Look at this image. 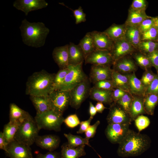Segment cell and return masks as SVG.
<instances>
[{"mask_svg":"<svg viewBox=\"0 0 158 158\" xmlns=\"http://www.w3.org/2000/svg\"><path fill=\"white\" fill-rule=\"evenodd\" d=\"M107 120L108 124H130L132 121L129 114L119 105L114 102L110 105Z\"/></svg>","mask_w":158,"mask_h":158,"instance_id":"9c48e42d","label":"cell"},{"mask_svg":"<svg viewBox=\"0 0 158 158\" xmlns=\"http://www.w3.org/2000/svg\"><path fill=\"white\" fill-rule=\"evenodd\" d=\"M20 124L9 121L4 126L3 133L6 141L8 143L15 140V135Z\"/></svg>","mask_w":158,"mask_h":158,"instance_id":"d6a6232c","label":"cell"},{"mask_svg":"<svg viewBox=\"0 0 158 158\" xmlns=\"http://www.w3.org/2000/svg\"><path fill=\"white\" fill-rule=\"evenodd\" d=\"M156 75L151 70L149 69L145 70L140 80L146 89L154 80Z\"/></svg>","mask_w":158,"mask_h":158,"instance_id":"60d3db41","label":"cell"},{"mask_svg":"<svg viewBox=\"0 0 158 158\" xmlns=\"http://www.w3.org/2000/svg\"><path fill=\"white\" fill-rule=\"evenodd\" d=\"M157 74H158V70L157 71Z\"/></svg>","mask_w":158,"mask_h":158,"instance_id":"680465c9","label":"cell"},{"mask_svg":"<svg viewBox=\"0 0 158 158\" xmlns=\"http://www.w3.org/2000/svg\"><path fill=\"white\" fill-rule=\"evenodd\" d=\"M151 142L147 135L129 129L119 144L117 153L122 157L138 156L149 149Z\"/></svg>","mask_w":158,"mask_h":158,"instance_id":"6da1fadb","label":"cell"},{"mask_svg":"<svg viewBox=\"0 0 158 158\" xmlns=\"http://www.w3.org/2000/svg\"><path fill=\"white\" fill-rule=\"evenodd\" d=\"M149 94H158V74L156 76L147 88L146 95Z\"/></svg>","mask_w":158,"mask_h":158,"instance_id":"c3c4849f","label":"cell"},{"mask_svg":"<svg viewBox=\"0 0 158 158\" xmlns=\"http://www.w3.org/2000/svg\"><path fill=\"white\" fill-rule=\"evenodd\" d=\"M48 4L45 0H16L13 2V6L27 16L30 12L46 8Z\"/></svg>","mask_w":158,"mask_h":158,"instance_id":"5bb4252c","label":"cell"},{"mask_svg":"<svg viewBox=\"0 0 158 158\" xmlns=\"http://www.w3.org/2000/svg\"><path fill=\"white\" fill-rule=\"evenodd\" d=\"M19 28L23 43L36 48L43 46L49 29L42 22H30L26 18L21 22Z\"/></svg>","mask_w":158,"mask_h":158,"instance_id":"7a4b0ae2","label":"cell"},{"mask_svg":"<svg viewBox=\"0 0 158 158\" xmlns=\"http://www.w3.org/2000/svg\"><path fill=\"white\" fill-rule=\"evenodd\" d=\"M129 86L130 92L132 95L144 97L146 95L147 89L140 80L137 77L134 72L130 74Z\"/></svg>","mask_w":158,"mask_h":158,"instance_id":"cb8c5ba5","label":"cell"},{"mask_svg":"<svg viewBox=\"0 0 158 158\" xmlns=\"http://www.w3.org/2000/svg\"><path fill=\"white\" fill-rule=\"evenodd\" d=\"M74 16L75 19V24H78L82 22H85L86 20V14L83 11L81 6L76 9L73 10Z\"/></svg>","mask_w":158,"mask_h":158,"instance_id":"ee69618b","label":"cell"},{"mask_svg":"<svg viewBox=\"0 0 158 158\" xmlns=\"http://www.w3.org/2000/svg\"><path fill=\"white\" fill-rule=\"evenodd\" d=\"M64 135L68 140V145L71 147L75 148L81 145H87L93 148L90 144L89 140L85 138H84L70 133H64Z\"/></svg>","mask_w":158,"mask_h":158,"instance_id":"836d02e7","label":"cell"},{"mask_svg":"<svg viewBox=\"0 0 158 158\" xmlns=\"http://www.w3.org/2000/svg\"><path fill=\"white\" fill-rule=\"evenodd\" d=\"M93 84V87L99 89L112 90L114 88L112 80H100Z\"/></svg>","mask_w":158,"mask_h":158,"instance_id":"b9f144b4","label":"cell"},{"mask_svg":"<svg viewBox=\"0 0 158 158\" xmlns=\"http://www.w3.org/2000/svg\"><path fill=\"white\" fill-rule=\"evenodd\" d=\"M97 112L95 106L91 102H89V113L90 115V118L93 119L94 116Z\"/></svg>","mask_w":158,"mask_h":158,"instance_id":"11a10c76","label":"cell"},{"mask_svg":"<svg viewBox=\"0 0 158 158\" xmlns=\"http://www.w3.org/2000/svg\"><path fill=\"white\" fill-rule=\"evenodd\" d=\"M141 40L158 42V33L156 28L153 26L150 29L141 34Z\"/></svg>","mask_w":158,"mask_h":158,"instance_id":"f35d334b","label":"cell"},{"mask_svg":"<svg viewBox=\"0 0 158 158\" xmlns=\"http://www.w3.org/2000/svg\"><path fill=\"white\" fill-rule=\"evenodd\" d=\"M90 82L89 78L78 85L70 91V105L76 110L80 107L82 103L89 96Z\"/></svg>","mask_w":158,"mask_h":158,"instance_id":"52a82bcc","label":"cell"},{"mask_svg":"<svg viewBox=\"0 0 158 158\" xmlns=\"http://www.w3.org/2000/svg\"><path fill=\"white\" fill-rule=\"evenodd\" d=\"M150 17L146 14L145 10H134L129 8L125 23L127 25L138 26L144 20Z\"/></svg>","mask_w":158,"mask_h":158,"instance_id":"484cf974","label":"cell"},{"mask_svg":"<svg viewBox=\"0 0 158 158\" xmlns=\"http://www.w3.org/2000/svg\"><path fill=\"white\" fill-rule=\"evenodd\" d=\"M126 27L125 23L119 25L114 23L104 32L114 41L125 36Z\"/></svg>","mask_w":158,"mask_h":158,"instance_id":"f546056e","label":"cell"},{"mask_svg":"<svg viewBox=\"0 0 158 158\" xmlns=\"http://www.w3.org/2000/svg\"><path fill=\"white\" fill-rule=\"evenodd\" d=\"M6 153L10 158H33L30 146L15 140L8 143Z\"/></svg>","mask_w":158,"mask_h":158,"instance_id":"7c38bea8","label":"cell"},{"mask_svg":"<svg viewBox=\"0 0 158 158\" xmlns=\"http://www.w3.org/2000/svg\"><path fill=\"white\" fill-rule=\"evenodd\" d=\"M146 113L144 106V97L137 96H133L129 112L132 121L140 114Z\"/></svg>","mask_w":158,"mask_h":158,"instance_id":"83f0119b","label":"cell"},{"mask_svg":"<svg viewBox=\"0 0 158 158\" xmlns=\"http://www.w3.org/2000/svg\"><path fill=\"white\" fill-rule=\"evenodd\" d=\"M126 92L120 89L114 88L112 91V96L114 102H116Z\"/></svg>","mask_w":158,"mask_h":158,"instance_id":"816d5d0a","label":"cell"},{"mask_svg":"<svg viewBox=\"0 0 158 158\" xmlns=\"http://www.w3.org/2000/svg\"><path fill=\"white\" fill-rule=\"evenodd\" d=\"M68 45L56 47L53 51V58L60 69L67 68L69 66Z\"/></svg>","mask_w":158,"mask_h":158,"instance_id":"ac0fdd59","label":"cell"},{"mask_svg":"<svg viewBox=\"0 0 158 158\" xmlns=\"http://www.w3.org/2000/svg\"><path fill=\"white\" fill-rule=\"evenodd\" d=\"M95 107L97 112L99 113H102L105 109H107L104 105L101 102H98L96 104Z\"/></svg>","mask_w":158,"mask_h":158,"instance_id":"9f6ffc18","label":"cell"},{"mask_svg":"<svg viewBox=\"0 0 158 158\" xmlns=\"http://www.w3.org/2000/svg\"><path fill=\"white\" fill-rule=\"evenodd\" d=\"M133 57L137 65L145 70L152 66L150 60L145 54L138 52L134 54Z\"/></svg>","mask_w":158,"mask_h":158,"instance_id":"d590c367","label":"cell"},{"mask_svg":"<svg viewBox=\"0 0 158 158\" xmlns=\"http://www.w3.org/2000/svg\"><path fill=\"white\" fill-rule=\"evenodd\" d=\"M153 17H150L144 20L138 26L141 34L147 31L153 26Z\"/></svg>","mask_w":158,"mask_h":158,"instance_id":"f6af8a7d","label":"cell"},{"mask_svg":"<svg viewBox=\"0 0 158 158\" xmlns=\"http://www.w3.org/2000/svg\"><path fill=\"white\" fill-rule=\"evenodd\" d=\"M63 122L68 127L73 128L80 124V122L77 115L74 114L68 116L64 119Z\"/></svg>","mask_w":158,"mask_h":158,"instance_id":"7bdbcfd3","label":"cell"},{"mask_svg":"<svg viewBox=\"0 0 158 158\" xmlns=\"http://www.w3.org/2000/svg\"><path fill=\"white\" fill-rule=\"evenodd\" d=\"M83 52L85 58L95 50L93 39L90 32L87 33L78 44Z\"/></svg>","mask_w":158,"mask_h":158,"instance_id":"4dcf8cb0","label":"cell"},{"mask_svg":"<svg viewBox=\"0 0 158 158\" xmlns=\"http://www.w3.org/2000/svg\"><path fill=\"white\" fill-rule=\"evenodd\" d=\"M131 93L126 92L116 102L129 115L130 107L133 96Z\"/></svg>","mask_w":158,"mask_h":158,"instance_id":"74e56055","label":"cell"},{"mask_svg":"<svg viewBox=\"0 0 158 158\" xmlns=\"http://www.w3.org/2000/svg\"><path fill=\"white\" fill-rule=\"evenodd\" d=\"M85 64L111 66L114 61L109 51L96 49L85 59Z\"/></svg>","mask_w":158,"mask_h":158,"instance_id":"4fadbf2b","label":"cell"},{"mask_svg":"<svg viewBox=\"0 0 158 158\" xmlns=\"http://www.w3.org/2000/svg\"><path fill=\"white\" fill-rule=\"evenodd\" d=\"M83 63L75 66H68L69 71L63 83L58 90L70 91L88 78L83 71Z\"/></svg>","mask_w":158,"mask_h":158,"instance_id":"8992f818","label":"cell"},{"mask_svg":"<svg viewBox=\"0 0 158 158\" xmlns=\"http://www.w3.org/2000/svg\"><path fill=\"white\" fill-rule=\"evenodd\" d=\"M40 130L35 119L30 115L19 125L14 139L30 146L35 142Z\"/></svg>","mask_w":158,"mask_h":158,"instance_id":"277c9868","label":"cell"},{"mask_svg":"<svg viewBox=\"0 0 158 158\" xmlns=\"http://www.w3.org/2000/svg\"><path fill=\"white\" fill-rule=\"evenodd\" d=\"M85 145H83L75 148L69 146L67 143L61 146V158H79L86 154L85 150Z\"/></svg>","mask_w":158,"mask_h":158,"instance_id":"7402d4cb","label":"cell"},{"mask_svg":"<svg viewBox=\"0 0 158 158\" xmlns=\"http://www.w3.org/2000/svg\"><path fill=\"white\" fill-rule=\"evenodd\" d=\"M90 33L96 49L110 51L114 41L106 33L96 30L90 32Z\"/></svg>","mask_w":158,"mask_h":158,"instance_id":"2e32d148","label":"cell"},{"mask_svg":"<svg viewBox=\"0 0 158 158\" xmlns=\"http://www.w3.org/2000/svg\"><path fill=\"white\" fill-rule=\"evenodd\" d=\"M150 60L152 66L158 70V49L146 55Z\"/></svg>","mask_w":158,"mask_h":158,"instance_id":"681fc988","label":"cell"},{"mask_svg":"<svg viewBox=\"0 0 158 158\" xmlns=\"http://www.w3.org/2000/svg\"><path fill=\"white\" fill-rule=\"evenodd\" d=\"M35 143L41 148L54 151L57 148L60 143L59 137L56 135L52 134L38 135Z\"/></svg>","mask_w":158,"mask_h":158,"instance_id":"e0dca14e","label":"cell"},{"mask_svg":"<svg viewBox=\"0 0 158 158\" xmlns=\"http://www.w3.org/2000/svg\"><path fill=\"white\" fill-rule=\"evenodd\" d=\"M51 109L63 115V113L70 105V91L54 90L49 95Z\"/></svg>","mask_w":158,"mask_h":158,"instance_id":"ba28073f","label":"cell"},{"mask_svg":"<svg viewBox=\"0 0 158 158\" xmlns=\"http://www.w3.org/2000/svg\"><path fill=\"white\" fill-rule=\"evenodd\" d=\"M92 119L89 118L87 120L83 121L80 122V128L77 131L78 134H82L85 133L89 127L90 125Z\"/></svg>","mask_w":158,"mask_h":158,"instance_id":"f5cc1de1","label":"cell"},{"mask_svg":"<svg viewBox=\"0 0 158 158\" xmlns=\"http://www.w3.org/2000/svg\"><path fill=\"white\" fill-rule=\"evenodd\" d=\"M130 124H108L105 130L107 138L111 143L119 144L129 130Z\"/></svg>","mask_w":158,"mask_h":158,"instance_id":"30bf717a","label":"cell"},{"mask_svg":"<svg viewBox=\"0 0 158 158\" xmlns=\"http://www.w3.org/2000/svg\"><path fill=\"white\" fill-rule=\"evenodd\" d=\"M9 107V121L21 123L30 115L14 103H11Z\"/></svg>","mask_w":158,"mask_h":158,"instance_id":"f1b7e54d","label":"cell"},{"mask_svg":"<svg viewBox=\"0 0 158 158\" xmlns=\"http://www.w3.org/2000/svg\"><path fill=\"white\" fill-rule=\"evenodd\" d=\"M158 103V94H146L144 97V106L146 113L153 115Z\"/></svg>","mask_w":158,"mask_h":158,"instance_id":"1f68e13d","label":"cell"},{"mask_svg":"<svg viewBox=\"0 0 158 158\" xmlns=\"http://www.w3.org/2000/svg\"><path fill=\"white\" fill-rule=\"evenodd\" d=\"M154 23L153 26L156 29L158 33V16L153 17Z\"/></svg>","mask_w":158,"mask_h":158,"instance_id":"6f0895ef","label":"cell"},{"mask_svg":"<svg viewBox=\"0 0 158 158\" xmlns=\"http://www.w3.org/2000/svg\"><path fill=\"white\" fill-rule=\"evenodd\" d=\"M68 44L69 65L75 66L83 63L85 57L80 46L72 42Z\"/></svg>","mask_w":158,"mask_h":158,"instance_id":"44dd1931","label":"cell"},{"mask_svg":"<svg viewBox=\"0 0 158 158\" xmlns=\"http://www.w3.org/2000/svg\"><path fill=\"white\" fill-rule=\"evenodd\" d=\"M69 70V68L68 66L67 68L60 69L57 73L55 74L53 84L54 90H58L61 87L63 83Z\"/></svg>","mask_w":158,"mask_h":158,"instance_id":"8d00e7d4","label":"cell"},{"mask_svg":"<svg viewBox=\"0 0 158 158\" xmlns=\"http://www.w3.org/2000/svg\"><path fill=\"white\" fill-rule=\"evenodd\" d=\"M113 70L110 66L92 65L89 79L90 82L93 83L101 80H111Z\"/></svg>","mask_w":158,"mask_h":158,"instance_id":"9a60e30c","label":"cell"},{"mask_svg":"<svg viewBox=\"0 0 158 158\" xmlns=\"http://www.w3.org/2000/svg\"><path fill=\"white\" fill-rule=\"evenodd\" d=\"M31 101L36 111V114H40L51 110L49 95L47 96H30Z\"/></svg>","mask_w":158,"mask_h":158,"instance_id":"d4e9b609","label":"cell"},{"mask_svg":"<svg viewBox=\"0 0 158 158\" xmlns=\"http://www.w3.org/2000/svg\"><path fill=\"white\" fill-rule=\"evenodd\" d=\"M100 124V121L97 120L93 125H90L85 133V138L89 140L90 138H93L96 134L97 127Z\"/></svg>","mask_w":158,"mask_h":158,"instance_id":"7dc6e473","label":"cell"},{"mask_svg":"<svg viewBox=\"0 0 158 158\" xmlns=\"http://www.w3.org/2000/svg\"><path fill=\"white\" fill-rule=\"evenodd\" d=\"M112 91V90H103L93 86L90 88L89 96L91 99L98 102L110 105L114 102Z\"/></svg>","mask_w":158,"mask_h":158,"instance_id":"ffe728a7","label":"cell"},{"mask_svg":"<svg viewBox=\"0 0 158 158\" xmlns=\"http://www.w3.org/2000/svg\"><path fill=\"white\" fill-rule=\"evenodd\" d=\"M113 70L122 73L134 72L137 67L134 61L127 56L114 61Z\"/></svg>","mask_w":158,"mask_h":158,"instance_id":"d6986e66","label":"cell"},{"mask_svg":"<svg viewBox=\"0 0 158 158\" xmlns=\"http://www.w3.org/2000/svg\"><path fill=\"white\" fill-rule=\"evenodd\" d=\"M129 73L124 74L113 70L111 80L114 88H119L126 92L130 93L129 86Z\"/></svg>","mask_w":158,"mask_h":158,"instance_id":"603a6c76","label":"cell"},{"mask_svg":"<svg viewBox=\"0 0 158 158\" xmlns=\"http://www.w3.org/2000/svg\"><path fill=\"white\" fill-rule=\"evenodd\" d=\"M158 49V42L150 41H141L137 50L146 55Z\"/></svg>","mask_w":158,"mask_h":158,"instance_id":"e575fe53","label":"cell"},{"mask_svg":"<svg viewBox=\"0 0 158 158\" xmlns=\"http://www.w3.org/2000/svg\"><path fill=\"white\" fill-rule=\"evenodd\" d=\"M8 143L6 141L2 132H0V149L4 150L5 152Z\"/></svg>","mask_w":158,"mask_h":158,"instance_id":"db71d44e","label":"cell"},{"mask_svg":"<svg viewBox=\"0 0 158 158\" xmlns=\"http://www.w3.org/2000/svg\"><path fill=\"white\" fill-rule=\"evenodd\" d=\"M36 158H61V154L56 152L49 151L45 154H38Z\"/></svg>","mask_w":158,"mask_h":158,"instance_id":"f907efd6","label":"cell"},{"mask_svg":"<svg viewBox=\"0 0 158 158\" xmlns=\"http://www.w3.org/2000/svg\"><path fill=\"white\" fill-rule=\"evenodd\" d=\"M126 26L125 37L137 50L139 44L141 41V33L138 26L126 25Z\"/></svg>","mask_w":158,"mask_h":158,"instance_id":"4316f807","label":"cell"},{"mask_svg":"<svg viewBox=\"0 0 158 158\" xmlns=\"http://www.w3.org/2000/svg\"><path fill=\"white\" fill-rule=\"evenodd\" d=\"M135 121V126L139 132L147 128L150 123L149 118L143 115L138 116Z\"/></svg>","mask_w":158,"mask_h":158,"instance_id":"ab89813d","label":"cell"},{"mask_svg":"<svg viewBox=\"0 0 158 158\" xmlns=\"http://www.w3.org/2000/svg\"><path fill=\"white\" fill-rule=\"evenodd\" d=\"M147 5L145 0H133L129 8L134 10H146Z\"/></svg>","mask_w":158,"mask_h":158,"instance_id":"bcb514c9","label":"cell"},{"mask_svg":"<svg viewBox=\"0 0 158 158\" xmlns=\"http://www.w3.org/2000/svg\"><path fill=\"white\" fill-rule=\"evenodd\" d=\"M136 50L124 36L114 41L110 52L114 61L133 53Z\"/></svg>","mask_w":158,"mask_h":158,"instance_id":"8fae6325","label":"cell"},{"mask_svg":"<svg viewBox=\"0 0 158 158\" xmlns=\"http://www.w3.org/2000/svg\"><path fill=\"white\" fill-rule=\"evenodd\" d=\"M55 75L44 70L33 73L26 83V94L30 96H48L54 90L53 84Z\"/></svg>","mask_w":158,"mask_h":158,"instance_id":"3957f363","label":"cell"},{"mask_svg":"<svg viewBox=\"0 0 158 158\" xmlns=\"http://www.w3.org/2000/svg\"><path fill=\"white\" fill-rule=\"evenodd\" d=\"M35 120L40 130L44 129L59 131L64 119L61 115L52 110L40 114H36Z\"/></svg>","mask_w":158,"mask_h":158,"instance_id":"5b68a950","label":"cell"}]
</instances>
